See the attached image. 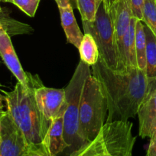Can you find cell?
<instances>
[{"label":"cell","mask_w":156,"mask_h":156,"mask_svg":"<svg viewBox=\"0 0 156 156\" xmlns=\"http://www.w3.org/2000/svg\"><path fill=\"white\" fill-rule=\"evenodd\" d=\"M91 69L92 75L98 81L106 99V122L127 121L134 118L148 88L146 72L138 67L123 71L113 70L99 56Z\"/></svg>","instance_id":"6da1fadb"},{"label":"cell","mask_w":156,"mask_h":156,"mask_svg":"<svg viewBox=\"0 0 156 156\" xmlns=\"http://www.w3.org/2000/svg\"><path fill=\"white\" fill-rule=\"evenodd\" d=\"M41 85L42 82L39 78L32 75L28 87L18 82L12 91H3L7 111L32 148L44 147L43 141L50 127L43 118L35 100V90Z\"/></svg>","instance_id":"7a4b0ae2"},{"label":"cell","mask_w":156,"mask_h":156,"mask_svg":"<svg viewBox=\"0 0 156 156\" xmlns=\"http://www.w3.org/2000/svg\"><path fill=\"white\" fill-rule=\"evenodd\" d=\"M108 113L106 99L96 78L90 75L83 90L79 111V136L83 144L99 133Z\"/></svg>","instance_id":"3957f363"},{"label":"cell","mask_w":156,"mask_h":156,"mask_svg":"<svg viewBox=\"0 0 156 156\" xmlns=\"http://www.w3.org/2000/svg\"><path fill=\"white\" fill-rule=\"evenodd\" d=\"M90 67L80 61L68 85L64 88V137L70 154L84 146L79 136V111L86 80L92 74Z\"/></svg>","instance_id":"277c9868"},{"label":"cell","mask_w":156,"mask_h":156,"mask_svg":"<svg viewBox=\"0 0 156 156\" xmlns=\"http://www.w3.org/2000/svg\"><path fill=\"white\" fill-rule=\"evenodd\" d=\"M85 34H90L98 46L99 57L109 68L122 71L113 23L103 1L96 10L93 21L82 20Z\"/></svg>","instance_id":"5b68a950"},{"label":"cell","mask_w":156,"mask_h":156,"mask_svg":"<svg viewBox=\"0 0 156 156\" xmlns=\"http://www.w3.org/2000/svg\"><path fill=\"white\" fill-rule=\"evenodd\" d=\"M132 123L130 121H113L104 123L101 129L106 149L112 156H132L136 143Z\"/></svg>","instance_id":"8992f818"},{"label":"cell","mask_w":156,"mask_h":156,"mask_svg":"<svg viewBox=\"0 0 156 156\" xmlns=\"http://www.w3.org/2000/svg\"><path fill=\"white\" fill-rule=\"evenodd\" d=\"M32 148L7 111L0 117V156H30Z\"/></svg>","instance_id":"52a82bcc"},{"label":"cell","mask_w":156,"mask_h":156,"mask_svg":"<svg viewBox=\"0 0 156 156\" xmlns=\"http://www.w3.org/2000/svg\"><path fill=\"white\" fill-rule=\"evenodd\" d=\"M139 134L142 138H152L156 133V76L148 78V88L137 113Z\"/></svg>","instance_id":"ba28073f"},{"label":"cell","mask_w":156,"mask_h":156,"mask_svg":"<svg viewBox=\"0 0 156 156\" xmlns=\"http://www.w3.org/2000/svg\"><path fill=\"white\" fill-rule=\"evenodd\" d=\"M35 97L43 118L50 126L65 105L64 89L47 88L42 85L35 88Z\"/></svg>","instance_id":"9c48e42d"},{"label":"cell","mask_w":156,"mask_h":156,"mask_svg":"<svg viewBox=\"0 0 156 156\" xmlns=\"http://www.w3.org/2000/svg\"><path fill=\"white\" fill-rule=\"evenodd\" d=\"M0 56L18 82L24 86H28L32 75L24 71L12 45L10 35L3 27H0Z\"/></svg>","instance_id":"30bf717a"},{"label":"cell","mask_w":156,"mask_h":156,"mask_svg":"<svg viewBox=\"0 0 156 156\" xmlns=\"http://www.w3.org/2000/svg\"><path fill=\"white\" fill-rule=\"evenodd\" d=\"M103 2L113 23L118 47L133 17L130 0H105Z\"/></svg>","instance_id":"8fae6325"},{"label":"cell","mask_w":156,"mask_h":156,"mask_svg":"<svg viewBox=\"0 0 156 156\" xmlns=\"http://www.w3.org/2000/svg\"><path fill=\"white\" fill-rule=\"evenodd\" d=\"M64 107L51 122L43 141V146L49 156H58L67 149L64 137Z\"/></svg>","instance_id":"7c38bea8"},{"label":"cell","mask_w":156,"mask_h":156,"mask_svg":"<svg viewBox=\"0 0 156 156\" xmlns=\"http://www.w3.org/2000/svg\"><path fill=\"white\" fill-rule=\"evenodd\" d=\"M137 18L132 17L123 37L118 44L122 71L137 66L136 53V24Z\"/></svg>","instance_id":"4fadbf2b"},{"label":"cell","mask_w":156,"mask_h":156,"mask_svg":"<svg viewBox=\"0 0 156 156\" xmlns=\"http://www.w3.org/2000/svg\"><path fill=\"white\" fill-rule=\"evenodd\" d=\"M58 9L61 15V25L64 29L67 42L78 49L84 34L76 23L71 5L67 7L58 8Z\"/></svg>","instance_id":"5bb4252c"},{"label":"cell","mask_w":156,"mask_h":156,"mask_svg":"<svg viewBox=\"0 0 156 156\" xmlns=\"http://www.w3.org/2000/svg\"><path fill=\"white\" fill-rule=\"evenodd\" d=\"M146 41V74L148 78L156 76V36L143 22Z\"/></svg>","instance_id":"9a60e30c"},{"label":"cell","mask_w":156,"mask_h":156,"mask_svg":"<svg viewBox=\"0 0 156 156\" xmlns=\"http://www.w3.org/2000/svg\"><path fill=\"white\" fill-rule=\"evenodd\" d=\"M80 60L89 66H93L98 61L99 49L96 41L90 34H84L78 48Z\"/></svg>","instance_id":"2e32d148"},{"label":"cell","mask_w":156,"mask_h":156,"mask_svg":"<svg viewBox=\"0 0 156 156\" xmlns=\"http://www.w3.org/2000/svg\"><path fill=\"white\" fill-rule=\"evenodd\" d=\"M69 156H112L106 149L101 131L92 141L71 152Z\"/></svg>","instance_id":"e0dca14e"},{"label":"cell","mask_w":156,"mask_h":156,"mask_svg":"<svg viewBox=\"0 0 156 156\" xmlns=\"http://www.w3.org/2000/svg\"><path fill=\"white\" fill-rule=\"evenodd\" d=\"M136 53L138 68L146 72V41L143 21L139 20L136 24Z\"/></svg>","instance_id":"ac0fdd59"},{"label":"cell","mask_w":156,"mask_h":156,"mask_svg":"<svg viewBox=\"0 0 156 156\" xmlns=\"http://www.w3.org/2000/svg\"><path fill=\"white\" fill-rule=\"evenodd\" d=\"M75 3L82 20L93 21L95 19L98 8L96 0H75Z\"/></svg>","instance_id":"d6986e66"},{"label":"cell","mask_w":156,"mask_h":156,"mask_svg":"<svg viewBox=\"0 0 156 156\" xmlns=\"http://www.w3.org/2000/svg\"><path fill=\"white\" fill-rule=\"evenodd\" d=\"M142 21L156 36V0H145Z\"/></svg>","instance_id":"ffe728a7"},{"label":"cell","mask_w":156,"mask_h":156,"mask_svg":"<svg viewBox=\"0 0 156 156\" xmlns=\"http://www.w3.org/2000/svg\"><path fill=\"white\" fill-rule=\"evenodd\" d=\"M41 0H12V3L29 17H34Z\"/></svg>","instance_id":"44dd1931"},{"label":"cell","mask_w":156,"mask_h":156,"mask_svg":"<svg viewBox=\"0 0 156 156\" xmlns=\"http://www.w3.org/2000/svg\"><path fill=\"white\" fill-rule=\"evenodd\" d=\"M144 3L145 0H130L132 16L139 21H142L143 18Z\"/></svg>","instance_id":"7402d4cb"},{"label":"cell","mask_w":156,"mask_h":156,"mask_svg":"<svg viewBox=\"0 0 156 156\" xmlns=\"http://www.w3.org/2000/svg\"><path fill=\"white\" fill-rule=\"evenodd\" d=\"M145 156H156V133L152 138L150 139L149 146Z\"/></svg>","instance_id":"603a6c76"},{"label":"cell","mask_w":156,"mask_h":156,"mask_svg":"<svg viewBox=\"0 0 156 156\" xmlns=\"http://www.w3.org/2000/svg\"><path fill=\"white\" fill-rule=\"evenodd\" d=\"M58 8H64L70 5V0H55Z\"/></svg>","instance_id":"cb8c5ba5"},{"label":"cell","mask_w":156,"mask_h":156,"mask_svg":"<svg viewBox=\"0 0 156 156\" xmlns=\"http://www.w3.org/2000/svg\"><path fill=\"white\" fill-rule=\"evenodd\" d=\"M7 18H6V19H5V18H4V19H3V21L2 19H0V27H4V28H5V27H6V21H7Z\"/></svg>","instance_id":"d4e9b609"},{"label":"cell","mask_w":156,"mask_h":156,"mask_svg":"<svg viewBox=\"0 0 156 156\" xmlns=\"http://www.w3.org/2000/svg\"><path fill=\"white\" fill-rule=\"evenodd\" d=\"M3 100H5L4 97L0 94V108H2V109H3Z\"/></svg>","instance_id":"484cf974"},{"label":"cell","mask_w":156,"mask_h":156,"mask_svg":"<svg viewBox=\"0 0 156 156\" xmlns=\"http://www.w3.org/2000/svg\"><path fill=\"white\" fill-rule=\"evenodd\" d=\"M5 113V111H3L2 108H0V117L3 115V114Z\"/></svg>","instance_id":"4316f807"},{"label":"cell","mask_w":156,"mask_h":156,"mask_svg":"<svg viewBox=\"0 0 156 156\" xmlns=\"http://www.w3.org/2000/svg\"><path fill=\"white\" fill-rule=\"evenodd\" d=\"M1 1L6 2H11V3H12V0H1Z\"/></svg>","instance_id":"83f0119b"},{"label":"cell","mask_w":156,"mask_h":156,"mask_svg":"<svg viewBox=\"0 0 156 156\" xmlns=\"http://www.w3.org/2000/svg\"><path fill=\"white\" fill-rule=\"evenodd\" d=\"M96 1H97V5H98V6H99V4H100V3L102 2L103 1V0H96Z\"/></svg>","instance_id":"f1b7e54d"},{"label":"cell","mask_w":156,"mask_h":156,"mask_svg":"<svg viewBox=\"0 0 156 156\" xmlns=\"http://www.w3.org/2000/svg\"><path fill=\"white\" fill-rule=\"evenodd\" d=\"M0 2H1V0H0ZM2 12V9H1V7H0V13H1Z\"/></svg>","instance_id":"f546056e"},{"label":"cell","mask_w":156,"mask_h":156,"mask_svg":"<svg viewBox=\"0 0 156 156\" xmlns=\"http://www.w3.org/2000/svg\"><path fill=\"white\" fill-rule=\"evenodd\" d=\"M103 1H105V0H103Z\"/></svg>","instance_id":"4dcf8cb0"}]
</instances>
